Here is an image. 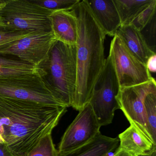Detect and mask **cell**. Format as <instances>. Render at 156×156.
I'll list each match as a JSON object with an SVG mask.
<instances>
[{
    "mask_svg": "<svg viewBox=\"0 0 156 156\" xmlns=\"http://www.w3.org/2000/svg\"><path fill=\"white\" fill-rule=\"evenodd\" d=\"M65 107L0 96V141L15 156H25L44 137L51 134Z\"/></svg>",
    "mask_w": 156,
    "mask_h": 156,
    "instance_id": "obj_1",
    "label": "cell"
},
{
    "mask_svg": "<svg viewBox=\"0 0 156 156\" xmlns=\"http://www.w3.org/2000/svg\"><path fill=\"white\" fill-rule=\"evenodd\" d=\"M77 20L76 81L72 105L80 111L89 102L93 86L106 59V34L91 12L87 0L80 1L73 9Z\"/></svg>",
    "mask_w": 156,
    "mask_h": 156,
    "instance_id": "obj_2",
    "label": "cell"
},
{
    "mask_svg": "<svg viewBox=\"0 0 156 156\" xmlns=\"http://www.w3.org/2000/svg\"><path fill=\"white\" fill-rule=\"evenodd\" d=\"M39 67L44 71L43 78L56 100L63 106L71 107L76 85V45L56 40L47 60Z\"/></svg>",
    "mask_w": 156,
    "mask_h": 156,
    "instance_id": "obj_3",
    "label": "cell"
},
{
    "mask_svg": "<svg viewBox=\"0 0 156 156\" xmlns=\"http://www.w3.org/2000/svg\"><path fill=\"white\" fill-rule=\"evenodd\" d=\"M53 11L32 1L10 0L0 10V30L28 33L52 31L49 16Z\"/></svg>",
    "mask_w": 156,
    "mask_h": 156,
    "instance_id": "obj_4",
    "label": "cell"
},
{
    "mask_svg": "<svg viewBox=\"0 0 156 156\" xmlns=\"http://www.w3.org/2000/svg\"><path fill=\"white\" fill-rule=\"evenodd\" d=\"M120 87L110 56L96 80L88 103L100 126L111 124L115 110L119 109L116 97Z\"/></svg>",
    "mask_w": 156,
    "mask_h": 156,
    "instance_id": "obj_5",
    "label": "cell"
},
{
    "mask_svg": "<svg viewBox=\"0 0 156 156\" xmlns=\"http://www.w3.org/2000/svg\"><path fill=\"white\" fill-rule=\"evenodd\" d=\"M0 96L64 107L56 100L43 76L39 74L0 77Z\"/></svg>",
    "mask_w": 156,
    "mask_h": 156,
    "instance_id": "obj_6",
    "label": "cell"
},
{
    "mask_svg": "<svg viewBox=\"0 0 156 156\" xmlns=\"http://www.w3.org/2000/svg\"><path fill=\"white\" fill-rule=\"evenodd\" d=\"M108 55L112 61L120 87L140 84L152 78L146 65L131 53L116 34L111 41Z\"/></svg>",
    "mask_w": 156,
    "mask_h": 156,
    "instance_id": "obj_7",
    "label": "cell"
},
{
    "mask_svg": "<svg viewBox=\"0 0 156 156\" xmlns=\"http://www.w3.org/2000/svg\"><path fill=\"white\" fill-rule=\"evenodd\" d=\"M156 92V83L152 77L148 82L129 87H120L116 99L130 125L134 126L154 144L148 129L144 99L150 93Z\"/></svg>",
    "mask_w": 156,
    "mask_h": 156,
    "instance_id": "obj_8",
    "label": "cell"
},
{
    "mask_svg": "<svg viewBox=\"0 0 156 156\" xmlns=\"http://www.w3.org/2000/svg\"><path fill=\"white\" fill-rule=\"evenodd\" d=\"M100 128L91 106L87 103L64 133L58 147L59 155L85 145L100 133Z\"/></svg>",
    "mask_w": 156,
    "mask_h": 156,
    "instance_id": "obj_9",
    "label": "cell"
},
{
    "mask_svg": "<svg viewBox=\"0 0 156 156\" xmlns=\"http://www.w3.org/2000/svg\"><path fill=\"white\" fill-rule=\"evenodd\" d=\"M56 41L52 31L34 33L19 40L12 46L0 51V55H12L39 67L47 60Z\"/></svg>",
    "mask_w": 156,
    "mask_h": 156,
    "instance_id": "obj_10",
    "label": "cell"
},
{
    "mask_svg": "<svg viewBox=\"0 0 156 156\" xmlns=\"http://www.w3.org/2000/svg\"><path fill=\"white\" fill-rule=\"evenodd\" d=\"M91 12L106 35L114 37L121 26L113 0H87Z\"/></svg>",
    "mask_w": 156,
    "mask_h": 156,
    "instance_id": "obj_11",
    "label": "cell"
},
{
    "mask_svg": "<svg viewBox=\"0 0 156 156\" xmlns=\"http://www.w3.org/2000/svg\"><path fill=\"white\" fill-rule=\"evenodd\" d=\"M49 18L52 31L56 40L66 44L76 45L77 20L73 10L52 12Z\"/></svg>",
    "mask_w": 156,
    "mask_h": 156,
    "instance_id": "obj_12",
    "label": "cell"
},
{
    "mask_svg": "<svg viewBox=\"0 0 156 156\" xmlns=\"http://www.w3.org/2000/svg\"><path fill=\"white\" fill-rule=\"evenodd\" d=\"M118 139L119 145L117 149L130 156L145 155L156 149V144L132 125L119 134Z\"/></svg>",
    "mask_w": 156,
    "mask_h": 156,
    "instance_id": "obj_13",
    "label": "cell"
},
{
    "mask_svg": "<svg viewBox=\"0 0 156 156\" xmlns=\"http://www.w3.org/2000/svg\"><path fill=\"white\" fill-rule=\"evenodd\" d=\"M115 34L131 53L145 65L150 56L156 54L150 48L141 32L131 24L121 25Z\"/></svg>",
    "mask_w": 156,
    "mask_h": 156,
    "instance_id": "obj_14",
    "label": "cell"
},
{
    "mask_svg": "<svg viewBox=\"0 0 156 156\" xmlns=\"http://www.w3.org/2000/svg\"><path fill=\"white\" fill-rule=\"evenodd\" d=\"M118 138H112L98 134L92 140L71 152L59 156H108L116 150Z\"/></svg>",
    "mask_w": 156,
    "mask_h": 156,
    "instance_id": "obj_15",
    "label": "cell"
},
{
    "mask_svg": "<svg viewBox=\"0 0 156 156\" xmlns=\"http://www.w3.org/2000/svg\"><path fill=\"white\" fill-rule=\"evenodd\" d=\"M120 18L121 25H129L152 0H113Z\"/></svg>",
    "mask_w": 156,
    "mask_h": 156,
    "instance_id": "obj_16",
    "label": "cell"
},
{
    "mask_svg": "<svg viewBox=\"0 0 156 156\" xmlns=\"http://www.w3.org/2000/svg\"><path fill=\"white\" fill-rule=\"evenodd\" d=\"M144 107L148 129L151 138L156 143V92L149 93L146 96Z\"/></svg>",
    "mask_w": 156,
    "mask_h": 156,
    "instance_id": "obj_17",
    "label": "cell"
},
{
    "mask_svg": "<svg viewBox=\"0 0 156 156\" xmlns=\"http://www.w3.org/2000/svg\"><path fill=\"white\" fill-rule=\"evenodd\" d=\"M25 156H59L53 141L51 134H48Z\"/></svg>",
    "mask_w": 156,
    "mask_h": 156,
    "instance_id": "obj_18",
    "label": "cell"
},
{
    "mask_svg": "<svg viewBox=\"0 0 156 156\" xmlns=\"http://www.w3.org/2000/svg\"><path fill=\"white\" fill-rule=\"evenodd\" d=\"M156 0H152L150 4L135 18L130 24L141 32L156 17Z\"/></svg>",
    "mask_w": 156,
    "mask_h": 156,
    "instance_id": "obj_19",
    "label": "cell"
},
{
    "mask_svg": "<svg viewBox=\"0 0 156 156\" xmlns=\"http://www.w3.org/2000/svg\"><path fill=\"white\" fill-rule=\"evenodd\" d=\"M37 5L52 11L72 10L80 0H32Z\"/></svg>",
    "mask_w": 156,
    "mask_h": 156,
    "instance_id": "obj_20",
    "label": "cell"
},
{
    "mask_svg": "<svg viewBox=\"0 0 156 156\" xmlns=\"http://www.w3.org/2000/svg\"><path fill=\"white\" fill-rule=\"evenodd\" d=\"M30 33L25 32L9 31L0 30V51L12 46Z\"/></svg>",
    "mask_w": 156,
    "mask_h": 156,
    "instance_id": "obj_21",
    "label": "cell"
},
{
    "mask_svg": "<svg viewBox=\"0 0 156 156\" xmlns=\"http://www.w3.org/2000/svg\"><path fill=\"white\" fill-rule=\"evenodd\" d=\"M31 74L41 75L42 76H44L45 75L43 69L38 66H35L30 68H8L0 66V77L24 75Z\"/></svg>",
    "mask_w": 156,
    "mask_h": 156,
    "instance_id": "obj_22",
    "label": "cell"
},
{
    "mask_svg": "<svg viewBox=\"0 0 156 156\" xmlns=\"http://www.w3.org/2000/svg\"><path fill=\"white\" fill-rule=\"evenodd\" d=\"M0 66L8 68H30L36 66L23 62L18 58L4 57V55H0Z\"/></svg>",
    "mask_w": 156,
    "mask_h": 156,
    "instance_id": "obj_23",
    "label": "cell"
},
{
    "mask_svg": "<svg viewBox=\"0 0 156 156\" xmlns=\"http://www.w3.org/2000/svg\"><path fill=\"white\" fill-rule=\"evenodd\" d=\"M146 67L149 73H155L156 72V55H151L146 63Z\"/></svg>",
    "mask_w": 156,
    "mask_h": 156,
    "instance_id": "obj_24",
    "label": "cell"
},
{
    "mask_svg": "<svg viewBox=\"0 0 156 156\" xmlns=\"http://www.w3.org/2000/svg\"><path fill=\"white\" fill-rule=\"evenodd\" d=\"M0 156H15L3 142L0 141Z\"/></svg>",
    "mask_w": 156,
    "mask_h": 156,
    "instance_id": "obj_25",
    "label": "cell"
},
{
    "mask_svg": "<svg viewBox=\"0 0 156 156\" xmlns=\"http://www.w3.org/2000/svg\"><path fill=\"white\" fill-rule=\"evenodd\" d=\"M112 156H130L129 154H128L126 152H124L121 151L117 149L115 153L113 154Z\"/></svg>",
    "mask_w": 156,
    "mask_h": 156,
    "instance_id": "obj_26",
    "label": "cell"
},
{
    "mask_svg": "<svg viewBox=\"0 0 156 156\" xmlns=\"http://www.w3.org/2000/svg\"><path fill=\"white\" fill-rule=\"evenodd\" d=\"M4 4H5V1L0 2V10L2 9Z\"/></svg>",
    "mask_w": 156,
    "mask_h": 156,
    "instance_id": "obj_27",
    "label": "cell"
}]
</instances>
